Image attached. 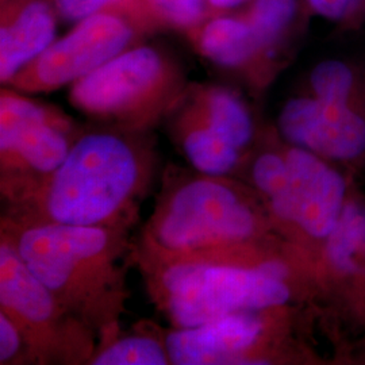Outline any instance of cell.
<instances>
[{
	"label": "cell",
	"instance_id": "1",
	"mask_svg": "<svg viewBox=\"0 0 365 365\" xmlns=\"http://www.w3.org/2000/svg\"><path fill=\"white\" fill-rule=\"evenodd\" d=\"M156 164L146 133L111 128L81 134L51 172L0 176L1 220L22 226L130 229L152 187Z\"/></svg>",
	"mask_w": 365,
	"mask_h": 365
},
{
	"label": "cell",
	"instance_id": "2",
	"mask_svg": "<svg viewBox=\"0 0 365 365\" xmlns=\"http://www.w3.org/2000/svg\"><path fill=\"white\" fill-rule=\"evenodd\" d=\"M0 240L63 306L91 327L99 346L120 334L119 321L130 297L126 265L133 261L134 245L129 229L58 223L22 226L1 220Z\"/></svg>",
	"mask_w": 365,
	"mask_h": 365
},
{
	"label": "cell",
	"instance_id": "3",
	"mask_svg": "<svg viewBox=\"0 0 365 365\" xmlns=\"http://www.w3.org/2000/svg\"><path fill=\"white\" fill-rule=\"evenodd\" d=\"M253 244L167 255L134 245L145 286L157 309L173 327L203 325L227 314L282 307L291 298L287 282L265 274L268 257Z\"/></svg>",
	"mask_w": 365,
	"mask_h": 365
},
{
	"label": "cell",
	"instance_id": "4",
	"mask_svg": "<svg viewBox=\"0 0 365 365\" xmlns=\"http://www.w3.org/2000/svg\"><path fill=\"white\" fill-rule=\"evenodd\" d=\"M265 220L250 196L225 176L167 173L156 207L137 245L188 255L255 244Z\"/></svg>",
	"mask_w": 365,
	"mask_h": 365
},
{
	"label": "cell",
	"instance_id": "5",
	"mask_svg": "<svg viewBox=\"0 0 365 365\" xmlns=\"http://www.w3.org/2000/svg\"><path fill=\"white\" fill-rule=\"evenodd\" d=\"M187 91L172 57L155 46L134 45L71 84L69 102L110 128L149 133L182 103Z\"/></svg>",
	"mask_w": 365,
	"mask_h": 365
},
{
	"label": "cell",
	"instance_id": "6",
	"mask_svg": "<svg viewBox=\"0 0 365 365\" xmlns=\"http://www.w3.org/2000/svg\"><path fill=\"white\" fill-rule=\"evenodd\" d=\"M0 313L22 334L29 363L90 364L98 334L60 303L9 244L0 242Z\"/></svg>",
	"mask_w": 365,
	"mask_h": 365
},
{
	"label": "cell",
	"instance_id": "7",
	"mask_svg": "<svg viewBox=\"0 0 365 365\" xmlns=\"http://www.w3.org/2000/svg\"><path fill=\"white\" fill-rule=\"evenodd\" d=\"M141 33H145L141 27L122 15H92L78 22L61 38L53 41L6 87L24 93L56 91L90 75L134 46Z\"/></svg>",
	"mask_w": 365,
	"mask_h": 365
},
{
	"label": "cell",
	"instance_id": "8",
	"mask_svg": "<svg viewBox=\"0 0 365 365\" xmlns=\"http://www.w3.org/2000/svg\"><path fill=\"white\" fill-rule=\"evenodd\" d=\"M61 111L10 87L0 93V176L41 175L57 168L78 134Z\"/></svg>",
	"mask_w": 365,
	"mask_h": 365
},
{
	"label": "cell",
	"instance_id": "9",
	"mask_svg": "<svg viewBox=\"0 0 365 365\" xmlns=\"http://www.w3.org/2000/svg\"><path fill=\"white\" fill-rule=\"evenodd\" d=\"M269 309L227 314L199 327H173L165 331L170 363L261 364L257 349L269 330L265 315Z\"/></svg>",
	"mask_w": 365,
	"mask_h": 365
},
{
	"label": "cell",
	"instance_id": "10",
	"mask_svg": "<svg viewBox=\"0 0 365 365\" xmlns=\"http://www.w3.org/2000/svg\"><path fill=\"white\" fill-rule=\"evenodd\" d=\"M279 129L292 146L334 160H351L365 150V120L348 105L318 98L291 99L279 115Z\"/></svg>",
	"mask_w": 365,
	"mask_h": 365
},
{
	"label": "cell",
	"instance_id": "11",
	"mask_svg": "<svg viewBox=\"0 0 365 365\" xmlns=\"http://www.w3.org/2000/svg\"><path fill=\"white\" fill-rule=\"evenodd\" d=\"M287 161L297 209V229L327 240L345 206V182L339 172L310 150L289 146Z\"/></svg>",
	"mask_w": 365,
	"mask_h": 365
},
{
	"label": "cell",
	"instance_id": "12",
	"mask_svg": "<svg viewBox=\"0 0 365 365\" xmlns=\"http://www.w3.org/2000/svg\"><path fill=\"white\" fill-rule=\"evenodd\" d=\"M57 16L54 4L48 0H1V84H7L51 46L56 37Z\"/></svg>",
	"mask_w": 365,
	"mask_h": 365
},
{
	"label": "cell",
	"instance_id": "13",
	"mask_svg": "<svg viewBox=\"0 0 365 365\" xmlns=\"http://www.w3.org/2000/svg\"><path fill=\"white\" fill-rule=\"evenodd\" d=\"M199 54L223 68H244L265 51L248 19L210 18L190 33Z\"/></svg>",
	"mask_w": 365,
	"mask_h": 365
},
{
	"label": "cell",
	"instance_id": "14",
	"mask_svg": "<svg viewBox=\"0 0 365 365\" xmlns=\"http://www.w3.org/2000/svg\"><path fill=\"white\" fill-rule=\"evenodd\" d=\"M187 101L175 123L184 155L202 173L214 176L230 173L240 161L241 150L221 133L214 130L188 98Z\"/></svg>",
	"mask_w": 365,
	"mask_h": 365
},
{
	"label": "cell",
	"instance_id": "15",
	"mask_svg": "<svg viewBox=\"0 0 365 365\" xmlns=\"http://www.w3.org/2000/svg\"><path fill=\"white\" fill-rule=\"evenodd\" d=\"M187 98L214 130L221 133L242 150L253 135V122L248 108L235 92L217 86L188 88Z\"/></svg>",
	"mask_w": 365,
	"mask_h": 365
},
{
	"label": "cell",
	"instance_id": "16",
	"mask_svg": "<svg viewBox=\"0 0 365 365\" xmlns=\"http://www.w3.org/2000/svg\"><path fill=\"white\" fill-rule=\"evenodd\" d=\"M137 327L128 336H117L99 346L90 365H167L170 363L165 331L156 327Z\"/></svg>",
	"mask_w": 365,
	"mask_h": 365
},
{
	"label": "cell",
	"instance_id": "17",
	"mask_svg": "<svg viewBox=\"0 0 365 365\" xmlns=\"http://www.w3.org/2000/svg\"><path fill=\"white\" fill-rule=\"evenodd\" d=\"M252 180L265 197L274 220L297 227V209L284 153L267 152L256 158Z\"/></svg>",
	"mask_w": 365,
	"mask_h": 365
},
{
	"label": "cell",
	"instance_id": "18",
	"mask_svg": "<svg viewBox=\"0 0 365 365\" xmlns=\"http://www.w3.org/2000/svg\"><path fill=\"white\" fill-rule=\"evenodd\" d=\"M365 210L352 202L345 203L339 221L327 238V259L341 272L357 269V259L364 252Z\"/></svg>",
	"mask_w": 365,
	"mask_h": 365
},
{
	"label": "cell",
	"instance_id": "19",
	"mask_svg": "<svg viewBox=\"0 0 365 365\" xmlns=\"http://www.w3.org/2000/svg\"><path fill=\"white\" fill-rule=\"evenodd\" d=\"M58 18L66 22H80L96 14H117L134 22L144 31L153 30L152 21L143 0H54Z\"/></svg>",
	"mask_w": 365,
	"mask_h": 365
},
{
	"label": "cell",
	"instance_id": "20",
	"mask_svg": "<svg viewBox=\"0 0 365 365\" xmlns=\"http://www.w3.org/2000/svg\"><path fill=\"white\" fill-rule=\"evenodd\" d=\"M156 26H168L191 33L210 19L207 0H143Z\"/></svg>",
	"mask_w": 365,
	"mask_h": 365
},
{
	"label": "cell",
	"instance_id": "21",
	"mask_svg": "<svg viewBox=\"0 0 365 365\" xmlns=\"http://www.w3.org/2000/svg\"><path fill=\"white\" fill-rule=\"evenodd\" d=\"M297 14V0H255L248 21L265 49L287 29Z\"/></svg>",
	"mask_w": 365,
	"mask_h": 365
},
{
	"label": "cell",
	"instance_id": "22",
	"mask_svg": "<svg viewBox=\"0 0 365 365\" xmlns=\"http://www.w3.org/2000/svg\"><path fill=\"white\" fill-rule=\"evenodd\" d=\"M310 83L315 98L327 103L348 105L353 87V73L344 63L327 60L318 64L312 72Z\"/></svg>",
	"mask_w": 365,
	"mask_h": 365
},
{
	"label": "cell",
	"instance_id": "23",
	"mask_svg": "<svg viewBox=\"0 0 365 365\" xmlns=\"http://www.w3.org/2000/svg\"><path fill=\"white\" fill-rule=\"evenodd\" d=\"M22 349L26 356L25 341L21 331L6 314L0 313V364L16 363L15 360L19 359L18 356Z\"/></svg>",
	"mask_w": 365,
	"mask_h": 365
},
{
	"label": "cell",
	"instance_id": "24",
	"mask_svg": "<svg viewBox=\"0 0 365 365\" xmlns=\"http://www.w3.org/2000/svg\"><path fill=\"white\" fill-rule=\"evenodd\" d=\"M314 10L329 19H339L349 10L352 0H309Z\"/></svg>",
	"mask_w": 365,
	"mask_h": 365
},
{
	"label": "cell",
	"instance_id": "25",
	"mask_svg": "<svg viewBox=\"0 0 365 365\" xmlns=\"http://www.w3.org/2000/svg\"><path fill=\"white\" fill-rule=\"evenodd\" d=\"M210 6L215 10H227V9H232L241 3H244L245 0H207Z\"/></svg>",
	"mask_w": 365,
	"mask_h": 365
},
{
	"label": "cell",
	"instance_id": "26",
	"mask_svg": "<svg viewBox=\"0 0 365 365\" xmlns=\"http://www.w3.org/2000/svg\"><path fill=\"white\" fill-rule=\"evenodd\" d=\"M364 230H365V212H364ZM364 252H365V241H364Z\"/></svg>",
	"mask_w": 365,
	"mask_h": 365
}]
</instances>
